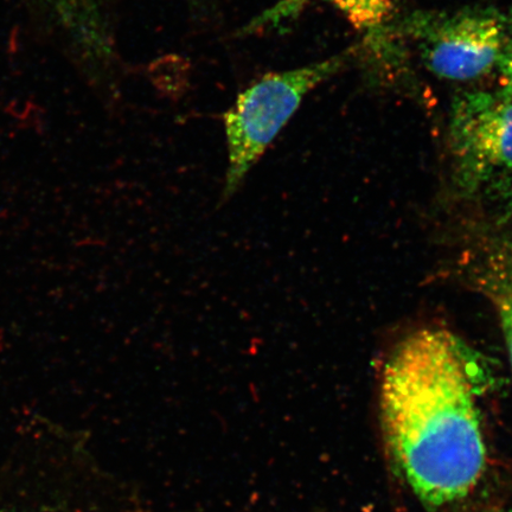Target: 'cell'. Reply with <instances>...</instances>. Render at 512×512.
<instances>
[{
    "label": "cell",
    "instance_id": "cell-7",
    "mask_svg": "<svg viewBox=\"0 0 512 512\" xmlns=\"http://www.w3.org/2000/svg\"><path fill=\"white\" fill-rule=\"evenodd\" d=\"M509 30L507 44L503 51L502 59L499 61V89L498 94L512 100V11L509 12Z\"/></svg>",
    "mask_w": 512,
    "mask_h": 512
},
{
    "label": "cell",
    "instance_id": "cell-6",
    "mask_svg": "<svg viewBox=\"0 0 512 512\" xmlns=\"http://www.w3.org/2000/svg\"><path fill=\"white\" fill-rule=\"evenodd\" d=\"M357 30L380 34L399 10L402 0H325Z\"/></svg>",
    "mask_w": 512,
    "mask_h": 512
},
{
    "label": "cell",
    "instance_id": "cell-9",
    "mask_svg": "<svg viewBox=\"0 0 512 512\" xmlns=\"http://www.w3.org/2000/svg\"><path fill=\"white\" fill-rule=\"evenodd\" d=\"M502 512H512V508L507 509V510H504V511H502Z\"/></svg>",
    "mask_w": 512,
    "mask_h": 512
},
{
    "label": "cell",
    "instance_id": "cell-8",
    "mask_svg": "<svg viewBox=\"0 0 512 512\" xmlns=\"http://www.w3.org/2000/svg\"><path fill=\"white\" fill-rule=\"evenodd\" d=\"M503 219L504 226L505 229H507L509 238L507 246H505V248H507L508 251L512 253V184L507 195V200H505Z\"/></svg>",
    "mask_w": 512,
    "mask_h": 512
},
{
    "label": "cell",
    "instance_id": "cell-3",
    "mask_svg": "<svg viewBox=\"0 0 512 512\" xmlns=\"http://www.w3.org/2000/svg\"><path fill=\"white\" fill-rule=\"evenodd\" d=\"M400 29L415 42L431 73L471 81L498 67L507 44L509 15L495 8L414 12Z\"/></svg>",
    "mask_w": 512,
    "mask_h": 512
},
{
    "label": "cell",
    "instance_id": "cell-5",
    "mask_svg": "<svg viewBox=\"0 0 512 512\" xmlns=\"http://www.w3.org/2000/svg\"><path fill=\"white\" fill-rule=\"evenodd\" d=\"M480 284L496 306L512 367V253L507 248L492 256Z\"/></svg>",
    "mask_w": 512,
    "mask_h": 512
},
{
    "label": "cell",
    "instance_id": "cell-4",
    "mask_svg": "<svg viewBox=\"0 0 512 512\" xmlns=\"http://www.w3.org/2000/svg\"><path fill=\"white\" fill-rule=\"evenodd\" d=\"M451 146L466 191L512 174V100L501 94L466 92L454 100Z\"/></svg>",
    "mask_w": 512,
    "mask_h": 512
},
{
    "label": "cell",
    "instance_id": "cell-2",
    "mask_svg": "<svg viewBox=\"0 0 512 512\" xmlns=\"http://www.w3.org/2000/svg\"><path fill=\"white\" fill-rule=\"evenodd\" d=\"M345 56L267 74L239 94L224 114L229 166L223 198L239 190L249 170L297 112L305 96L339 72Z\"/></svg>",
    "mask_w": 512,
    "mask_h": 512
},
{
    "label": "cell",
    "instance_id": "cell-1",
    "mask_svg": "<svg viewBox=\"0 0 512 512\" xmlns=\"http://www.w3.org/2000/svg\"><path fill=\"white\" fill-rule=\"evenodd\" d=\"M470 352L451 332L419 330L399 344L383 371L390 452L415 495L433 507L469 494L485 466Z\"/></svg>",
    "mask_w": 512,
    "mask_h": 512
}]
</instances>
